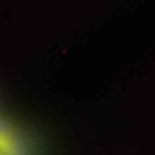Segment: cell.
I'll return each mask as SVG.
<instances>
[{
    "label": "cell",
    "mask_w": 155,
    "mask_h": 155,
    "mask_svg": "<svg viewBox=\"0 0 155 155\" xmlns=\"http://www.w3.org/2000/svg\"><path fill=\"white\" fill-rule=\"evenodd\" d=\"M0 155H2V154H1V152H0Z\"/></svg>",
    "instance_id": "6da1fadb"
}]
</instances>
